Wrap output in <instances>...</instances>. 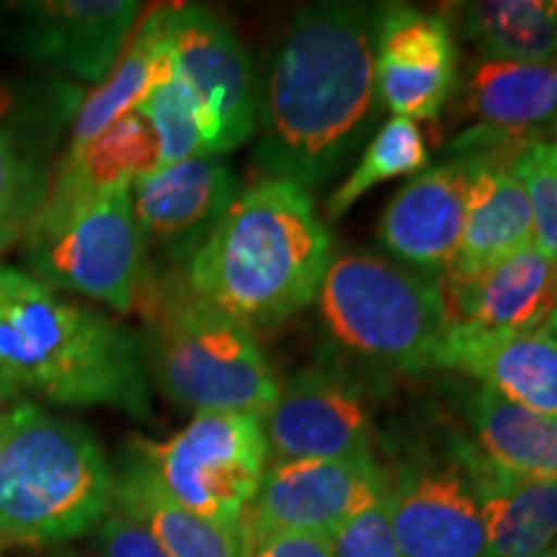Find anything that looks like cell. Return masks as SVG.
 <instances>
[{
    "label": "cell",
    "instance_id": "obj_1",
    "mask_svg": "<svg viewBox=\"0 0 557 557\" xmlns=\"http://www.w3.org/2000/svg\"><path fill=\"white\" fill-rule=\"evenodd\" d=\"M380 16L382 3L357 0L308 3L295 13L259 94L253 160L263 178L315 189L377 129Z\"/></svg>",
    "mask_w": 557,
    "mask_h": 557
},
{
    "label": "cell",
    "instance_id": "obj_2",
    "mask_svg": "<svg viewBox=\"0 0 557 557\" xmlns=\"http://www.w3.org/2000/svg\"><path fill=\"white\" fill-rule=\"evenodd\" d=\"M0 380L52 406L152 418L137 333L9 263H0Z\"/></svg>",
    "mask_w": 557,
    "mask_h": 557
},
{
    "label": "cell",
    "instance_id": "obj_3",
    "mask_svg": "<svg viewBox=\"0 0 557 557\" xmlns=\"http://www.w3.org/2000/svg\"><path fill=\"white\" fill-rule=\"evenodd\" d=\"M331 235L302 186L261 178L186 267L199 297L253 325H278L315 302Z\"/></svg>",
    "mask_w": 557,
    "mask_h": 557
},
{
    "label": "cell",
    "instance_id": "obj_4",
    "mask_svg": "<svg viewBox=\"0 0 557 557\" xmlns=\"http://www.w3.org/2000/svg\"><path fill=\"white\" fill-rule=\"evenodd\" d=\"M137 308L148 377L173 406L263 416L276 400L278 382L253 329L199 297L184 271L148 263Z\"/></svg>",
    "mask_w": 557,
    "mask_h": 557
},
{
    "label": "cell",
    "instance_id": "obj_5",
    "mask_svg": "<svg viewBox=\"0 0 557 557\" xmlns=\"http://www.w3.org/2000/svg\"><path fill=\"white\" fill-rule=\"evenodd\" d=\"M114 506L99 438L21 400L0 413V540L62 545L94 532Z\"/></svg>",
    "mask_w": 557,
    "mask_h": 557
},
{
    "label": "cell",
    "instance_id": "obj_6",
    "mask_svg": "<svg viewBox=\"0 0 557 557\" xmlns=\"http://www.w3.org/2000/svg\"><path fill=\"white\" fill-rule=\"evenodd\" d=\"M315 299L325 331L357 359L408 374L436 369L449 331L436 278L357 250L331 259Z\"/></svg>",
    "mask_w": 557,
    "mask_h": 557
},
{
    "label": "cell",
    "instance_id": "obj_7",
    "mask_svg": "<svg viewBox=\"0 0 557 557\" xmlns=\"http://www.w3.org/2000/svg\"><path fill=\"white\" fill-rule=\"evenodd\" d=\"M29 274L54 292L90 297L127 315L148 274L132 186L94 197H47L24 235Z\"/></svg>",
    "mask_w": 557,
    "mask_h": 557
},
{
    "label": "cell",
    "instance_id": "obj_8",
    "mask_svg": "<svg viewBox=\"0 0 557 557\" xmlns=\"http://www.w3.org/2000/svg\"><path fill=\"white\" fill-rule=\"evenodd\" d=\"M129 444L173 500L233 532L269 468L263 421L246 410H205L165 442Z\"/></svg>",
    "mask_w": 557,
    "mask_h": 557
},
{
    "label": "cell",
    "instance_id": "obj_9",
    "mask_svg": "<svg viewBox=\"0 0 557 557\" xmlns=\"http://www.w3.org/2000/svg\"><path fill=\"white\" fill-rule=\"evenodd\" d=\"M83 90L60 75L0 78V253L37 220Z\"/></svg>",
    "mask_w": 557,
    "mask_h": 557
},
{
    "label": "cell",
    "instance_id": "obj_10",
    "mask_svg": "<svg viewBox=\"0 0 557 557\" xmlns=\"http://www.w3.org/2000/svg\"><path fill=\"white\" fill-rule=\"evenodd\" d=\"M389 524L403 557H487L480 498L457 449L408 451L387 470Z\"/></svg>",
    "mask_w": 557,
    "mask_h": 557
},
{
    "label": "cell",
    "instance_id": "obj_11",
    "mask_svg": "<svg viewBox=\"0 0 557 557\" xmlns=\"http://www.w3.org/2000/svg\"><path fill=\"white\" fill-rule=\"evenodd\" d=\"M372 389L354 369L323 361L278 382L261 416L271 462L336 459L372 451Z\"/></svg>",
    "mask_w": 557,
    "mask_h": 557
},
{
    "label": "cell",
    "instance_id": "obj_12",
    "mask_svg": "<svg viewBox=\"0 0 557 557\" xmlns=\"http://www.w3.org/2000/svg\"><path fill=\"white\" fill-rule=\"evenodd\" d=\"M385 493L387 470L374 455L269 462L240 519V534L331 537Z\"/></svg>",
    "mask_w": 557,
    "mask_h": 557
},
{
    "label": "cell",
    "instance_id": "obj_13",
    "mask_svg": "<svg viewBox=\"0 0 557 557\" xmlns=\"http://www.w3.org/2000/svg\"><path fill=\"white\" fill-rule=\"evenodd\" d=\"M163 29L181 78L214 124L218 156L246 145L259 129V86L238 34L205 5H165Z\"/></svg>",
    "mask_w": 557,
    "mask_h": 557
},
{
    "label": "cell",
    "instance_id": "obj_14",
    "mask_svg": "<svg viewBox=\"0 0 557 557\" xmlns=\"http://www.w3.org/2000/svg\"><path fill=\"white\" fill-rule=\"evenodd\" d=\"M243 186L233 165L220 156L165 165L132 186V205L160 271H186L194 256L218 230Z\"/></svg>",
    "mask_w": 557,
    "mask_h": 557
},
{
    "label": "cell",
    "instance_id": "obj_15",
    "mask_svg": "<svg viewBox=\"0 0 557 557\" xmlns=\"http://www.w3.org/2000/svg\"><path fill=\"white\" fill-rule=\"evenodd\" d=\"M13 13V39L26 60L99 86L127 52L145 16L135 0H32Z\"/></svg>",
    "mask_w": 557,
    "mask_h": 557
},
{
    "label": "cell",
    "instance_id": "obj_16",
    "mask_svg": "<svg viewBox=\"0 0 557 557\" xmlns=\"http://www.w3.org/2000/svg\"><path fill=\"white\" fill-rule=\"evenodd\" d=\"M374 78L393 116L436 122L457 86V41L447 13L382 3Z\"/></svg>",
    "mask_w": 557,
    "mask_h": 557
},
{
    "label": "cell",
    "instance_id": "obj_17",
    "mask_svg": "<svg viewBox=\"0 0 557 557\" xmlns=\"http://www.w3.org/2000/svg\"><path fill=\"white\" fill-rule=\"evenodd\" d=\"M475 160L444 156L408 181L382 212L377 238L403 267L442 282L457 259Z\"/></svg>",
    "mask_w": 557,
    "mask_h": 557
},
{
    "label": "cell",
    "instance_id": "obj_18",
    "mask_svg": "<svg viewBox=\"0 0 557 557\" xmlns=\"http://www.w3.org/2000/svg\"><path fill=\"white\" fill-rule=\"evenodd\" d=\"M436 369L468 374L478 385L557 423V344L542 331L478 333L449 325Z\"/></svg>",
    "mask_w": 557,
    "mask_h": 557
},
{
    "label": "cell",
    "instance_id": "obj_19",
    "mask_svg": "<svg viewBox=\"0 0 557 557\" xmlns=\"http://www.w3.org/2000/svg\"><path fill=\"white\" fill-rule=\"evenodd\" d=\"M462 109L513 150L557 143V58L513 62L475 58L462 75Z\"/></svg>",
    "mask_w": 557,
    "mask_h": 557
},
{
    "label": "cell",
    "instance_id": "obj_20",
    "mask_svg": "<svg viewBox=\"0 0 557 557\" xmlns=\"http://www.w3.org/2000/svg\"><path fill=\"white\" fill-rule=\"evenodd\" d=\"M449 325L478 333L542 331L557 308V269L529 246L483 274L442 282Z\"/></svg>",
    "mask_w": 557,
    "mask_h": 557
},
{
    "label": "cell",
    "instance_id": "obj_21",
    "mask_svg": "<svg viewBox=\"0 0 557 557\" xmlns=\"http://www.w3.org/2000/svg\"><path fill=\"white\" fill-rule=\"evenodd\" d=\"M457 449L480 498L487 557H534L553 547L557 480L513 475L493 465L462 434H457Z\"/></svg>",
    "mask_w": 557,
    "mask_h": 557
},
{
    "label": "cell",
    "instance_id": "obj_22",
    "mask_svg": "<svg viewBox=\"0 0 557 557\" xmlns=\"http://www.w3.org/2000/svg\"><path fill=\"white\" fill-rule=\"evenodd\" d=\"M475 160L472 169L465 230L457 259L442 282H459L487 271L508 256L534 246L532 209L527 191L508 163Z\"/></svg>",
    "mask_w": 557,
    "mask_h": 557
},
{
    "label": "cell",
    "instance_id": "obj_23",
    "mask_svg": "<svg viewBox=\"0 0 557 557\" xmlns=\"http://www.w3.org/2000/svg\"><path fill=\"white\" fill-rule=\"evenodd\" d=\"M163 11L165 5H156L139 18L127 52L111 70L109 78L83 99L78 114L70 124L60 160L78 156L101 132L135 111L152 90L165 86L176 75V58L163 29Z\"/></svg>",
    "mask_w": 557,
    "mask_h": 557
},
{
    "label": "cell",
    "instance_id": "obj_24",
    "mask_svg": "<svg viewBox=\"0 0 557 557\" xmlns=\"http://www.w3.org/2000/svg\"><path fill=\"white\" fill-rule=\"evenodd\" d=\"M111 508L143 527L165 557H240V529H222L173 500L132 444L114 472Z\"/></svg>",
    "mask_w": 557,
    "mask_h": 557
},
{
    "label": "cell",
    "instance_id": "obj_25",
    "mask_svg": "<svg viewBox=\"0 0 557 557\" xmlns=\"http://www.w3.org/2000/svg\"><path fill=\"white\" fill-rule=\"evenodd\" d=\"M472 444L513 475L557 480V423L475 385L462 398Z\"/></svg>",
    "mask_w": 557,
    "mask_h": 557
},
{
    "label": "cell",
    "instance_id": "obj_26",
    "mask_svg": "<svg viewBox=\"0 0 557 557\" xmlns=\"http://www.w3.org/2000/svg\"><path fill=\"white\" fill-rule=\"evenodd\" d=\"M160 169V148L152 127L137 111H129L78 156L60 160L47 197H94L122 186H135L139 178Z\"/></svg>",
    "mask_w": 557,
    "mask_h": 557
},
{
    "label": "cell",
    "instance_id": "obj_27",
    "mask_svg": "<svg viewBox=\"0 0 557 557\" xmlns=\"http://www.w3.org/2000/svg\"><path fill=\"white\" fill-rule=\"evenodd\" d=\"M459 34L483 60L557 58V0H475L457 9Z\"/></svg>",
    "mask_w": 557,
    "mask_h": 557
},
{
    "label": "cell",
    "instance_id": "obj_28",
    "mask_svg": "<svg viewBox=\"0 0 557 557\" xmlns=\"http://www.w3.org/2000/svg\"><path fill=\"white\" fill-rule=\"evenodd\" d=\"M429 165V148L421 127L406 116H393L374 132L359 165L331 194L329 218L341 220L374 186L400 176H418Z\"/></svg>",
    "mask_w": 557,
    "mask_h": 557
},
{
    "label": "cell",
    "instance_id": "obj_29",
    "mask_svg": "<svg viewBox=\"0 0 557 557\" xmlns=\"http://www.w3.org/2000/svg\"><path fill=\"white\" fill-rule=\"evenodd\" d=\"M135 111L143 114L156 132L160 169L191 158L218 156L214 124L178 70L165 86L152 90Z\"/></svg>",
    "mask_w": 557,
    "mask_h": 557
},
{
    "label": "cell",
    "instance_id": "obj_30",
    "mask_svg": "<svg viewBox=\"0 0 557 557\" xmlns=\"http://www.w3.org/2000/svg\"><path fill=\"white\" fill-rule=\"evenodd\" d=\"M532 209L534 248L557 267V143H532L511 160Z\"/></svg>",
    "mask_w": 557,
    "mask_h": 557
},
{
    "label": "cell",
    "instance_id": "obj_31",
    "mask_svg": "<svg viewBox=\"0 0 557 557\" xmlns=\"http://www.w3.org/2000/svg\"><path fill=\"white\" fill-rule=\"evenodd\" d=\"M333 557H403L389 524L387 493L344 521L329 537Z\"/></svg>",
    "mask_w": 557,
    "mask_h": 557
},
{
    "label": "cell",
    "instance_id": "obj_32",
    "mask_svg": "<svg viewBox=\"0 0 557 557\" xmlns=\"http://www.w3.org/2000/svg\"><path fill=\"white\" fill-rule=\"evenodd\" d=\"M96 545H99V557H165L143 527L114 508L96 527Z\"/></svg>",
    "mask_w": 557,
    "mask_h": 557
},
{
    "label": "cell",
    "instance_id": "obj_33",
    "mask_svg": "<svg viewBox=\"0 0 557 557\" xmlns=\"http://www.w3.org/2000/svg\"><path fill=\"white\" fill-rule=\"evenodd\" d=\"M240 557H333L318 534H240Z\"/></svg>",
    "mask_w": 557,
    "mask_h": 557
},
{
    "label": "cell",
    "instance_id": "obj_34",
    "mask_svg": "<svg viewBox=\"0 0 557 557\" xmlns=\"http://www.w3.org/2000/svg\"><path fill=\"white\" fill-rule=\"evenodd\" d=\"M16 398H18V395L13 393V389H11L9 385H5L3 380H0V413H3V410L9 408V406H13L11 400H16Z\"/></svg>",
    "mask_w": 557,
    "mask_h": 557
},
{
    "label": "cell",
    "instance_id": "obj_35",
    "mask_svg": "<svg viewBox=\"0 0 557 557\" xmlns=\"http://www.w3.org/2000/svg\"><path fill=\"white\" fill-rule=\"evenodd\" d=\"M542 333H545V336H549L557 344V308L549 312V318L545 320V325H542Z\"/></svg>",
    "mask_w": 557,
    "mask_h": 557
},
{
    "label": "cell",
    "instance_id": "obj_36",
    "mask_svg": "<svg viewBox=\"0 0 557 557\" xmlns=\"http://www.w3.org/2000/svg\"><path fill=\"white\" fill-rule=\"evenodd\" d=\"M534 557H555V553H553V547H549V549H545V553H540V555H534Z\"/></svg>",
    "mask_w": 557,
    "mask_h": 557
},
{
    "label": "cell",
    "instance_id": "obj_37",
    "mask_svg": "<svg viewBox=\"0 0 557 557\" xmlns=\"http://www.w3.org/2000/svg\"><path fill=\"white\" fill-rule=\"evenodd\" d=\"M52 557H78V555H73V553H58V555H52Z\"/></svg>",
    "mask_w": 557,
    "mask_h": 557
},
{
    "label": "cell",
    "instance_id": "obj_38",
    "mask_svg": "<svg viewBox=\"0 0 557 557\" xmlns=\"http://www.w3.org/2000/svg\"><path fill=\"white\" fill-rule=\"evenodd\" d=\"M553 553H555V557H557V540L553 542Z\"/></svg>",
    "mask_w": 557,
    "mask_h": 557
},
{
    "label": "cell",
    "instance_id": "obj_39",
    "mask_svg": "<svg viewBox=\"0 0 557 557\" xmlns=\"http://www.w3.org/2000/svg\"><path fill=\"white\" fill-rule=\"evenodd\" d=\"M555 269H557V267H555Z\"/></svg>",
    "mask_w": 557,
    "mask_h": 557
}]
</instances>
